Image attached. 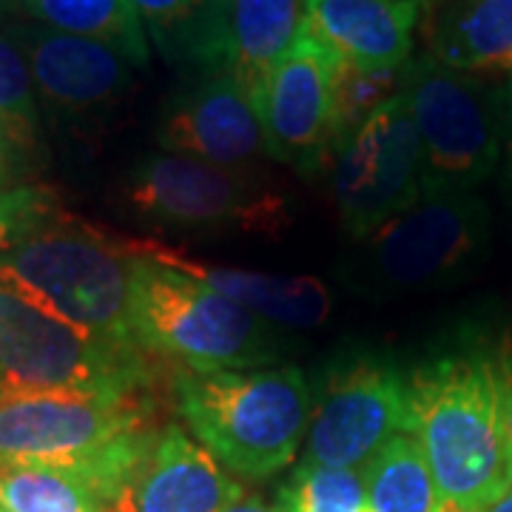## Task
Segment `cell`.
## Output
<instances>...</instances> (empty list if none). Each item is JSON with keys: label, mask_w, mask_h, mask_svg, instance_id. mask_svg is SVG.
I'll return each mask as SVG.
<instances>
[{"label": "cell", "mask_w": 512, "mask_h": 512, "mask_svg": "<svg viewBox=\"0 0 512 512\" xmlns=\"http://www.w3.org/2000/svg\"><path fill=\"white\" fill-rule=\"evenodd\" d=\"M410 436L441 501L487 510L510 487L493 356L444 353L407 373Z\"/></svg>", "instance_id": "cell-1"}, {"label": "cell", "mask_w": 512, "mask_h": 512, "mask_svg": "<svg viewBox=\"0 0 512 512\" xmlns=\"http://www.w3.org/2000/svg\"><path fill=\"white\" fill-rule=\"evenodd\" d=\"M177 413L194 439L239 478H271L296 458L311 424V384L299 367L177 370Z\"/></svg>", "instance_id": "cell-2"}, {"label": "cell", "mask_w": 512, "mask_h": 512, "mask_svg": "<svg viewBox=\"0 0 512 512\" xmlns=\"http://www.w3.org/2000/svg\"><path fill=\"white\" fill-rule=\"evenodd\" d=\"M154 379L151 353L140 345L80 328L0 279V399L23 393L143 399Z\"/></svg>", "instance_id": "cell-3"}, {"label": "cell", "mask_w": 512, "mask_h": 512, "mask_svg": "<svg viewBox=\"0 0 512 512\" xmlns=\"http://www.w3.org/2000/svg\"><path fill=\"white\" fill-rule=\"evenodd\" d=\"M131 333L146 353L200 373L256 370L279 356L259 316L137 254H131Z\"/></svg>", "instance_id": "cell-4"}, {"label": "cell", "mask_w": 512, "mask_h": 512, "mask_svg": "<svg viewBox=\"0 0 512 512\" xmlns=\"http://www.w3.org/2000/svg\"><path fill=\"white\" fill-rule=\"evenodd\" d=\"M490 242V211L476 188L424 183L399 217L362 239L350 279L373 293L433 291L478 265Z\"/></svg>", "instance_id": "cell-5"}, {"label": "cell", "mask_w": 512, "mask_h": 512, "mask_svg": "<svg viewBox=\"0 0 512 512\" xmlns=\"http://www.w3.org/2000/svg\"><path fill=\"white\" fill-rule=\"evenodd\" d=\"M0 279L20 285L80 328L137 345L131 333V254L97 231L49 222L0 254Z\"/></svg>", "instance_id": "cell-6"}, {"label": "cell", "mask_w": 512, "mask_h": 512, "mask_svg": "<svg viewBox=\"0 0 512 512\" xmlns=\"http://www.w3.org/2000/svg\"><path fill=\"white\" fill-rule=\"evenodd\" d=\"M399 92L419 131L424 183L473 188L493 174L504 148V94L433 55L402 66Z\"/></svg>", "instance_id": "cell-7"}, {"label": "cell", "mask_w": 512, "mask_h": 512, "mask_svg": "<svg viewBox=\"0 0 512 512\" xmlns=\"http://www.w3.org/2000/svg\"><path fill=\"white\" fill-rule=\"evenodd\" d=\"M126 197L140 217L183 231L276 234L291 222L282 194L245 168L165 151L131 171Z\"/></svg>", "instance_id": "cell-8"}, {"label": "cell", "mask_w": 512, "mask_h": 512, "mask_svg": "<svg viewBox=\"0 0 512 512\" xmlns=\"http://www.w3.org/2000/svg\"><path fill=\"white\" fill-rule=\"evenodd\" d=\"M146 430V396H6L0 399V467H92Z\"/></svg>", "instance_id": "cell-9"}, {"label": "cell", "mask_w": 512, "mask_h": 512, "mask_svg": "<svg viewBox=\"0 0 512 512\" xmlns=\"http://www.w3.org/2000/svg\"><path fill=\"white\" fill-rule=\"evenodd\" d=\"M330 194L353 239L370 237L424 191V151L402 92L330 148Z\"/></svg>", "instance_id": "cell-10"}, {"label": "cell", "mask_w": 512, "mask_h": 512, "mask_svg": "<svg viewBox=\"0 0 512 512\" xmlns=\"http://www.w3.org/2000/svg\"><path fill=\"white\" fill-rule=\"evenodd\" d=\"M399 433H410L407 373L382 356L359 353L330 367L305 436V464L365 470Z\"/></svg>", "instance_id": "cell-11"}, {"label": "cell", "mask_w": 512, "mask_h": 512, "mask_svg": "<svg viewBox=\"0 0 512 512\" xmlns=\"http://www.w3.org/2000/svg\"><path fill=\"white\" fill-rule=\"evenodd\" d=\"M336 72L339 60L299 32L285 57L251 89L268 157L302 171L328 160Z\"/></svg>", "instance_id": "cell-12"}, {"label": "cell", "mask_w": 512, "mask_h": 512, "mask_svg": "<svg viewBox=\"0 0 512 512\" xmlns=\"http://www.w3.org/2000/svg\"><path fill=\"white\" fill-rule=\"evenodd\" d=\"M157 143L165 154L245 168L268 154L251 89L228 69L202 72L163 111Z\"/></svg>", "instance_id": "cell-13"}, {"label": "cell", "mask_w": 512, "mask_h": 512, "mask_svg": "<svg viewBox=\"0 0 512 512\" xmlns=\"http://www.w3.org/2000/svg\"><path fill=\"white\" fill-rule=\"evenodd\" d=\"M424 0H305L299 32L345 66L396 72L410 63Z\"/></svg>", "instance_id": "cell-14"}, {"label": "cell", "mask_w": 512, "mask_h": 512, "mask_svg": "<svg viewBox=\"0 0 512 512\" xmlns=\"http://www.w3.org/2000/svg\"><path fill=\"white\" fill-rule=\"evenodd\" d=\"M12 35L29 63L35 86L55 106L97 109L131 89L134 66L97 40L66 35L40 23L20 26Z\"/></svg>", "instance_id": "cell-15"}, {"label": "cell", "mask_w": 512, "mask_h": 512, "mask_svg": "<svg viewBox=\"0 0 512 512\" xmlns=\"http://www.w3.org/2000/svg\"><path fill=\"white\" fill-rule=\"evenodd\" d=\"M126 248L131 254L154 259L165 268L180 271L205 288L222 293L225 299L237 302L239 308L259 316L262 322H274L285 328H316L328 319L330 305H333L328 285L316 276L262 274V271H248V268L211 265V262L180 254L154 239L126 242Z\"/></svg>", "instance_id": "cell-16"}, {"label": "cell", "mask_w": 512, "mask_h": 512, "mask_svg": "<svg viewBox=\"0 0 512 512\" xmlns=\"http://www.w3.org/2000/svg\"><path fill=\"white\" fill-rule=\"evenodd\" d=\"M242 495L200 441L168 424L134 484L137 512H225Z\"/></svg>", "instance_id": "cell-17"}, {"label": "cell", "mask_w": 512, "mask_h": 512, "mask_svg": "<svg viewBox=\"0 0 512 512\" xmlns=\"http://www.w3.org/2000/svg\"><path fill=\"white\" fill-rule=\"evenodd\" d=\"M231 0H131L148 43L174 66L225 69Z\"/></svg>", "instance_id": "cell-18"}, {"label": "cell", "mask_w": 512, "mask_h": 512, "mask_svg": "<svg viewBox=\"0 0 512 512\" xmlns=\"http://www.w3.org/2000/svg\"><path fill=\"white\" fill-rule=\"evenodd\" d=\"M3 512H137L134 490L77 467H0Z\"/></svg>", "instance_id": "cell-19"}, {"label": "cell", "mask_w": 512, "mask_h": 512, "mask_svg": "<svg viewBox=\"0 0 512 512\" xmlns=\"http://www.w3.org/2000/svg\"><path fill=\"white\" fill-rule=\"evenodd\" d=\"M305 0H231L225 69L254 89L293 46Z\"/></svg>", "instance_id": "cell-20"}, {"label": "cell", "mask_w": 512, "mask_h": 512, "mask_svg": "<svg viewBox=\"0 0 512 512\" xmlns=\"http://www.w3.org/2000/svg\"><path fill=\"white\" fill-rule=\"evenodd\" d=\"M433 57L470 74L512 77V0H464L439 23Z\"/></svg>", "instance_id": "cell-21"}, {"label": "cell", "mask_w": 512, "mask_h": 512, "mask_svg": "<svg viewBox=\"0 0 512 512\" xmlns=\"http://www.w3.org/2000/svg\"><path fill=\"white\" fill-rule=\"evenodd\" d=\"M20 6L40 26L109 46L134 69H146L151 60L146 29L131 0H20Z\"/></svg>", "instance_id": "cell-22"}, {"label": "cell", "mask_w": 512, "mask_h": 512, "mask_svg": "<svg viewBox=\"0 0 512 512\" xmlns=\"http://www.w3.org/2000/svg\"><path fill=\"white\" fill-rule=\"evenodd\" d=\"M367 507L373 512H436L439 490L419 441L399 433L365 467Z\"/></svg>", "instance_id": "cell-23"}, {"label": "cell", "mask_w": 512, "mask_h": 512, "mask_svg": "<svg viewBox=\"0 0 512 512\" xmlns=\"http://www.w3.org/2000/svg\"><path fill=\"white\" fill-rule=\"evenodd\" d=\"M365 504V470H333L305 461L276 493L279 512H359Z\"/></svg>", "instance_id": "cell-24"}, {"label": "cell", "mask_w": 512, "mask_h": 512, "mask_svg": "<svg viewBox=\"0 0 512 512\" xmlns=\"http://www.w3.org/2000/svg\"><path fill=\"white\" fill-rule=\"evenodd\" d=\"M399 77L402 69L370 72V69L339 63L336 86H333V146L350 137L373 111L399 92Z\"/></svg>", "instance_id": "cell-25"}, {"label": "cell", "mask_w": 512, "mask_h": 512, "mask_svg": "<svg viewBox=\"0 0 512 512\" xmlns=\"http://www.w3.org/2000/svg\"><path fill=\"white\" fill-rule=\"evenodd\" d=\"M37 131L35 80L12 37L0 32V134L29 146Z\"/></svg>", "instance_id": "cell-26"}, {"label": "cell", "mask_w": 512, "mask_h": 512, "mask_svg": "<svg viewBox=\"0 0 512 512\" xmlns=\"http://www.w3.org/2000/svg\"><path fill=\"white\" fill-rule=\"evenodd\" d=\"M57 208L40 188H15L0 194V254L32 237L43 225H49Z\"/></svg>", "instance_id": "cell-27"}, {"label": "cell", "mask_w": 512, "mask_h": 512, "mask_svg": "<svg viewBox=\"0 0 512 512\" xmlns=\"http://www.w3.org/2000/svg\"><path fill=\"white\" fill-rule=\"evenodd\" d=\"M495 387H498V416H501V439H504V458L512 484V336L495 348L493 356Z\"/></svg>", "instance_id": "cell-28"}, {"label": "cell", "mask_w": 512, "mask_h": 512, "mask_svg": "<svg viewBox=\"0 0 512 512\" xmlns=\"http://www.w3.org/2000/svg\"><path fill=\"white\" fill-rule=\"evenodd\" d=\"M504 151H507V168L512 174V77L504 89Z\"/></svg>", "instance_id": "cell-29"}, {"label": "cell", "mask_w": 512, "mask_h": 512, "mask_svg": "<svg viewBox=\"0 0 512 512\" xmlns=\"http://www.w3.org/2000/svg\"><path fill=\"white\" fill-rule=\"evenodd\" d=\"M225 512H279V510H276V507H268V504H262V501L254 498V495L242 493Z\"/></svg>", "instance_id": "cell-30"}, {"label": "cell", "mask_w": 512, "mask_h": 512, "mask_svg": "<svg viewBox=\"0 0 512 512\" xmlns=\"http://www.w3.org/2000/svg\"><path fill=\"white\" fill-rule=\"evenodd\" d=\"M484 512H512V484Z\"/></svg>", "instance_id": "cell-31"}, {"label": "cell", "mask_w": 512, "mask_h": 512, "mask_svg": "<svg viewBox=\"0 0 512 512\" xmlns=\"http://www.w3.org/2000/svg\"><path fill=\"white\" fill-rule=\"evenodd\" d=\"M436 512H481V510H467V507H458V504H450V501H439Z\"/></svg>", "instance_id": "cell-32"}, {"label": "cell", "mask_w": 512, "mask_h": 512, "mask_svg": "<svg viewBox=\"0 0 512 512\" xmlns=\"http://www.w3.org/2000/svg\"><path fill=\"white\" fill-rule=\"evenodd\" d=\"M0 165H3V134H0Z\"/></svg>", "instance_id": "cell-33"}, {"label": "cell", "mask_w": 512, "mask_h": 512, "mask_svg": "<svg viewBox=\"0 0 512 512\" xmlns=\"http://www.w3.org/2000/svg\"><path fill=\"white\" fill-rule=\"evenodd\" d=\"M0 3H3V0H0Z\"/></svg>", "instance_id": "cell-34"}, {"label": "cell", "mask_w": 512, "mask_h": 512, "mask_svg": "<svg viewBox=\"0 0 512 512\" xmlns=\"http://www.w3.org/2000/svg\"><path fill=\"white\" fill-rule=\"evenodd\" d=\"M0 512H3V510H0Z\"/></svg>", "instance_id": "cell-35"}]
</instances>
